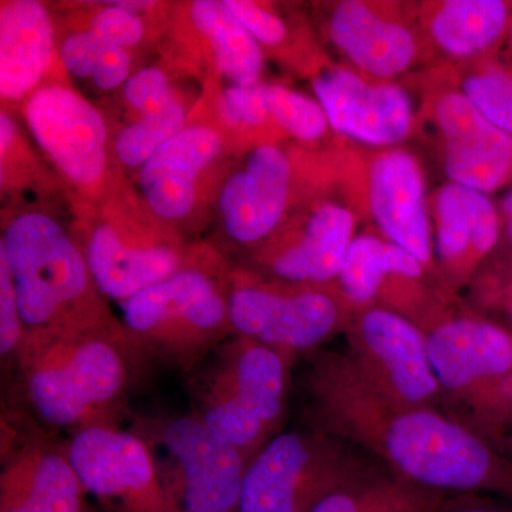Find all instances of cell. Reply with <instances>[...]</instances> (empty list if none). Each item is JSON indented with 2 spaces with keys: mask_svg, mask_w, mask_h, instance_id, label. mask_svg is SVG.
<instances>
[{
  "mask_svg": "<svg viewBox=\"0 0 512 512\" xmlns=\"http://www.w3.org/2000/svg\"><path fill=\"white\" fill-rule=\"evenodd\" d=\"M124 96L143 114L156 113L173 101L167 76L156 67H146L124 84Z\"/></svg>",
  "mask_w": 512,
  "mask_h": 512,
  "instance_id": "obj_33",
  "label": "cell"
},
{
  "mask_svg": "<svg viewBox=\"0 0 512 512\" xmlns=\"http://www.w3.org/2000/svg\"><path fill=\"white\" fill-rule=\"evenodd\" d=\"M269 116L303 141L318 140L328 128V117L319 101L279 84H266Z\"/></svg>",
  "mask_w": 512,
  "mask_h": 512,
  "instance_id": "obj_29",
  "label": "cell"
},
{
  "mask_svg": "<svg viewBox=\"0 0 512 512\" xmlns=\"http://www.w3.org/2000/svg\"><path fill=\"white\" fill-rule=\"evenodd\" d=\"M291 180V163L279 148L256 147L244 170L222 188L220 210L229 237L239 244L268 237L284 215Z\"/></svg>",
  "mask_w": 512,
  "mask_h": 512,
  "instance_id": "obj_17",
  "label": "cell"
},
{
  "mask_svg": "<svg viewBox=\"0 0 512 512\" xmlns=\"http://www.w3.org/2000/svg\"><path fill=\"white\" fill-rule=\"evenodd\" d=\"M221 113L225 120L242 126H258L269 117L266 84L227 87L221 97Z\"/></svg>",
  "mask_w": 512,
  "mask_h": 512,
  "instance_id": "obj_32",
  "label": "cell"
},
{
  "mask_svg": "<svg viewBox=\"0 0 512 512\" xmlns=\"http://www.w3.org/2000/svg\"><path fill=\"white\" fill-rule=\"evenodd\" d=\"M225 5L234 13L251 35L264 45L282 42L286 28L281 18L247 0H225Z\"/></svg>",
  "mask_w": 512,
  "mask_h": 512,
  "instance_id": "obj_36",
  "label": "cell"
},
{
  "mask_svg": "<svg viewBox=\"0 0 512 512\" xmlns=\"http://www.w3.org/2000/svg\"><path fill=\"white\" fill-rule=\"evenodd\" d=\"M235 335L292 356L315 352L342 325L339 303L322 291L239 285L228 295Z\"/></svg>",
  "mask_w": 512,
  "mask_h": 512,
  "instance_id": "obj_11",
  "label": "cell"
},
{
  "mask_svg": "<svg viewBox=\"0 0 512 512\" xmlns=\"http://www.w3.org/2000/svg\"><path fill=\"white\" fill-rule=\"evenodd\" d=\"M55 55L53 26L33 0H12L0 8V93L19 100L35 89Z\"/></svg>",
  "mask_w": 512,
  "mask_h": 512,
  "instance_id": "obj_22",
  "label": "cell"
},
{
  "mask_svg": "<svg viewBox=\"0 0 512 512\" xmlns=\"http://www.w3.org/2000/svg\"><path fill=\"white\" fill-rule=\"evenodd\" d=\"M313 90L329 126L359 143L393 146L412 130V101L396 84L369 82L353 70L332 67L315 77Z\"/></svg>",
  "mask_w": 512,
  "mask_h": 512,
  "instance_id": "obj_14",
  "label": "cell"
},
{
  "mask_svg": "<svg viewBox=\"0 0 512 512\" xmlns=\"http://www.w3.org/2000/svg\"><path fill=\"white\" fill-rule=\"evenodd\" d=\"M109 49L99 37L89 32H76L64 40L60 57L67 72L77 79L92 77L100 57Z\"/></svg>",
  "mask_w": 512,
  "mask_h": 512,
  "instance_id": "obj_35",
  "label": "cell"
},
{
  "mask_svg": "<svg viewBox=\"0 0 512 512\" xmlns=\"http://www.w3.org/2000/svg\"><path fill=\"white\" fill-rule=\"evenodd\" d=\"M84 256L101 295L121 303L184 265L183 254L173 245L128 241L111 225L94 229Z\"/></svg>",
  "mask_w": 512,
  "mask_h": 512,
  "instance_id": "obj_19",
  "label": "cell"
},
{
  "mask_svg": "<svg viewBox=\"0 0 512 512\" xmlns=\"http://www.w3.org/2000/svg\"><path fill=\"white\" fill-rule=\"evenodd\" d=\"M447 500V494L373 467L323 498L312 512H440Z\"/></svg>",
  "mask_w": 512,
  "mask_h": 512,
  "instance_id": "obj_24",
  "label": "cell"
},
{
  "mask_svg": "<svg viewBox=\"0 0 512 512\" xmlns=\"http://www.w3.org/2000/svg\"><path fill=\"white\" fill-rule=\"evenodd\" d=\"M369 204L389 241L409 251L424 268L433 265L426 187L416 158L390 150L375 158L369 174Z\"/></svg>",
  "mask_w": 512,
  "mask_h": 512,
  "instance_id": "obj_16",
  "label": "cell"
},
{
  "mask_svg": "<svg viewBox=\"0 0 512 512\" xmlns=\"http://www.w3.org/2000/svg\"><path fill=\"white\" fill-rule=\"evenodd\" d=\"M440 512H510L505 508L498 507L485 501L476 500V498H460V500L451 501L448 498L447 503L441 508Z\"/></svg>",
  "mask_w": 512,
  "mask_h": 512,
  "instance_id": "obj_38",
  "label": "cell"
},
{
  "mask_svg": "<svg viewBox=\"0 0 512 512\" xmlns=\"http://www.w3.org/2000/svg\"><path fill=\"white\" fill-rule=\"evenodd\" d=\"M303 379L309 429L379 458L410 483L443 494L512 498V466L456 417L384 396L349 353H309Z\"/></svg>",
  "mask_w": 512,
  "mask_h": 512,
  "instance_id": "obj_1",
  "label": "cell"
},
{
  "mask_svg": "<svg viewBox=\"0 0 512 512\" xmlns=\"http://www.w3.org/2000/svg\"><path fill=\"white\" fill-rule=\"evenodd\" d=\"M463 94L485 120L512 137V74L500 67L471 74L464 80Z\"/></svg>",
  "mask_w": 512,
  "mask_h": 512,
  "instance_id": "obj_30",
  "label": "cell"
},
{
  "mask_svg": "<svg viewBox=\"0 0 512 512\" xmlns=\"http://www.w3.org/2000/svg\"><path fill=\"white\" fill-rule=\"evenodd\" d=\"M26 120L37 144L77 185H92L106 170L107 128L99 111L60 86L37 89L26 104Z\"/></svg>",
  "mask_w": 512,
  "mask_h": 512,
  "instance_id": "obj_13",
  "label": "cell"
},
{
  "mask_svg": "<svg viewBox=\"0 0 512 512\" xmlns=\"http://www.w3.org/2000/svg\"><path fill=\"white\" fill-rule=\"evenodd\" d=\"M349 356L376 389L404 406H433L441 389L427 333L400 313L367 308L349 333Z\"/></svg>",
  "mask_w": 512,
  "mask_h": 512,
  "instance_id": "obj_9",
  "label": "cell"
},
{
  "mask_svg": "<svg viewBox=\"0 0 512 512\" xmlns=\"http://www.w3.org/2000/svg\"><path fill=\"white\" fill-rule=\"evenodd\" d=\"M436 248L448 271L474 266L497 244L500 220L484 192L450 183L436 198Z\"/></svg>",
  "mask_w": 512,
  "mask_h": 512,
  "instance_id": "obj_23",
  "label": "cell"
},
{
  "mask_svg": "<svg viewBox=\"0 0 512 512\" xmlns=\"http://www.w3.org/2000/svg\"><path fill=\"white\" fill-rule=\"evenodd\" d=\"M184 123L185 110L177 100L156 113L143 114L117 137V156L127 167H140L156 154L158 148L177 136Z\"/></svg>",
  "mask_w": 512,
  "mask_h": 512,
  "instance_id": "obj_28",
  "label": "cell"
},
{
  "mask_svg": "<svg viewBox=\"0 0 512 512\" xmlns=\"http://www.w3.org/2000/svg\"><path fill=\"white\" fill-rule=\"evenodd\" d=\"M424 269L419 259L389 239L359 235L350 244L338 281L348 301L367 305L379 295L389 276L419 279Z\"/></svg>",
  "mask_w": 512,
  "mask_h": 512,
  "instance_id": "obj_27",
  "label": "cell"
},
{
  "mask_svg": "<svg viewBox=\"0 0 512 512\" xmlns=\"http://www.w3.org/2000/svg\"><path fill=\"white\" fill-rule=\"evenodd\" d=\"M160 484L163 512H238L248 463L194 413L138 419Z\"/></svg>",
  "mask_w": 512,
  "mask_h": 512,
  "instance_id": "obj_6",
  "label": "cell"
},
{
  "mask_svg": "<svg viewBox=\"0 0 512 512\" xmlns=\"http://www.w3.org/2000/svg\"><path fill=\"white\" fill-rule=\"evenodd\" d=\"M434 120L444 141V170L451 183L493 192L512 177V137L484 119L463 93L443 94Z\"/></svg>",
  "mask_w": 512,
  "mask_h": 512,
  "instance_id": "obj_15",
  "label": "cell"
},
{
  "mask_svg": "<svg viewBox=\"0 0 512 512\" xmlns=\"http://www.w3.org/2000/svg\"><path fill=\"white\" fill-rule=\"evenodd\" d=\"M289 359L285 353L235 335L211 353L195 376L192 413L248 464L281 433L288 404Z\"/></svg>",
  "mask_w": 512,
  "mask_h": 512,
  "instance_id": "obj_4",
  "label": "cell"
},
{
  "mask_svg": "<svg viewBox=\"0 0 512 512\" xmlns=\"http://www.w3.org/2000/svg\"><path fill=\"white\" fill-rule=\"evenodd\" d=\"M106 5L94 16L92 32L99 37L101 42L109 47H121L136 45L143 37L144 26L136 13Z\"/></svg>",
  "mask_w": 512,
  "mask_h": 512,
  "instance_id": "obj_34",
  "label": "cell"
},
{
  "mask_svg": "<svg viewBox=\"0 0 512 512\" xmlns=\"http://www.w3.org/2000/svg\"><path fill=\"white\" fill-rule=\"evenodd\" d=\"M124 329L146 360L195 372L234 333L228 296L204 269L183 265L174 275L123 302Z\"/></svg>",
  "mask_w": 512,
  "mask_h": 512,
  "instance_id": "obj_5",
  "label": "cell"
},
{
  "mask_svg": "<svg viewBox=\"0 0 512 512\" xmlns=\"http://www.w3.org/2000/svg\"><path fill=\"white\" fill-rule=\"evenodd\" d=\"M23 336L25 325L20 316L12 272L8 259L0 251V355L3 359L16 356Z\"/></svg>",
  "mask_w": 512,
  "mask_h": 512,
  "instance_id": "obj_31",
  "label": "cell"
},
{
  "mask_svg": "<svg viewBox=\"0 0 512 512\" xmlns=\"http://www.w3.org/2000/svg\"><path fill=\"white\" fill-rule=\"evenodd\" d=\"M221 150L212 128L185 127L141 168L140 185L148 207L165 220H181L195 202L198 175Z\"/></svg>",
  "mask_w": 512,
  "mask_h": 512,
  "instance_id": "obj_20",
  "label": "cell"
},
{
  "mask_svg": "<svg viewBox=\"0 0 512 512\" xmlns=\"http://www.w3.org/2000/svg\"><path fill=\"white\" fill-rule=\"evenodd\" d=\"M353 232L349 208L326 202L313 212L301 237L271 255L269 269L288 284H329L339 278Z\"/></svg>",
  "mask_w": 512,
  "mask_h": 512,
  "instance_id": "obj_21",
  "label": "cell"
},
{
  "mask_svg": "<svg viewBox=\"0 0 512 512\" xmlns=\"http://www.w3.org/2000/svg\"><path fill=\"white\" fill-rule=\"evenodd\" d=\"M15 136V123H13L8 114L3 113L2 117H0V146H2V154H5V151L8 150L10 144L15 140Z\"/></svg>",
  "mask_w": 512,
  "mask_h": 512,
  "instance_id": "obj_39",
  "label": "cell"
},
{
  "mask_svg": "<svg viewBox=\"0 0 512 512\" xmlns=\"http://www.w3.org/2000/svg\"><path fill=\"white\" fill-rule=\"evenodd\" d=\"M511 36H512V25H511Z\"/></svg>",
  "mask_w": 512,
  "mask_h": 512,
  "instance_id": "obj_41",
  "label": "cell"
},
{
  "mask_svg": "<svg viewBox=\"0 0 512 512\" xmlns=\"http://www.w3.org/2000/svg\"><path fill=\"white\" fill-rule=\"evenodd\" d=\"M131 59L126 49L109 47L94 70L93 83L101 90H111L130 79Z\"/></svg>",
  "mask_w": 512,
  "mask_h": 512,
  "instance_id": "obj_37",
  "label": "cell"
},
{
  "mask_svg": "<svg viewBox=\"0 0 512 512\" xmlns=\"http://www.w3.org/2000/svg\"><path fill=\"white\" fill-rule=\"evenodd\" d=\"M431 367L450 402L468 417L467 427L512 412V336L485 320L450 319L427 333Z\"/></svg>",
  "mask_w": 512,
  "mask_h": 512,
  "instance_id": "obj_8",
  "label": "cell"
},
{
  "mask_svg": "<svg viewBox=\"0 0 512 512\" xmlns=\"http://www.w3.org/2000/svg\"><path fill=\"white\" fill-rule=\"evenodd\" d=\"M26 396L56 429L117 426L143 356L121 325L83 332H26L16 352Z\"/></svg>",
  "mask_w": 512,
  "mask_h": 512,
  "instance_id": "obj_2",
  "label": "cell"
},
{
  "mask_svg": "<svg viewBox=\"0 0 512 512\" xmlns=\"http://www.w3.org/2000/svg\"><path fill=\"white\" fill-rule=\"evenodd\" d=\"M0 251L8 259L26 332H83L109 328V313L84 252L52 218L18 215L6 228Z\"/></svg>",
  "mask_w": 512,
  "mask_h": 512,
  "instance_id": "obj_3",
  "label": "cell"
},
{
  "mask_svg": "<svg viewBox=\"0 0 512 512\" xmlns=\"http://www.w3.org/2000/svg\"><path fill=\"white\" fill-rule=\"evenodd\" d=\"M510 3L447 0L431 13L430 33L448 55L468 57L493 45L508 25Z\"/></svg>",
  "mask_w": 512,
  "mask_h": 512,
  "instance_id": "obj_26",
  "label": "cell"
},
{
  "mask_svg": "<svg viewBox=\"0 0 512 512\" xmlns=\"http://www.w3.org/2000/svg\"><path fill=\"white\" fill-rule=\"evenodd\" d=\"M357 451L318 430L281 431L248 464L238 512H312L375 467Z\"/></svg>",
  "mask_w": 512,
  "mask_h": 512,
  "instance_id": "obj_7",
  "label": "cell"
},
{
  "mask_svg": "<svg viewBox=\"0 0 512 512\" xmlns=\"http://www.w3.org/2000/svg\"><path fill=\"white\" fill-rule=\"evenodd\" d=\"M505 218H507V234L512 242V190L504 201Z\"/></svg>",
  "mask_w": 512,
  "mask_h": 512,
  "instance_id": "obj_40",
  "label": "cell"
},
{
  "mask_svg": "<svg viewBox=\"0 0 512 512\" xmlns=\"http://www.w3.org/2000/svg\"><path fill=\"white\" fill-rule=\"evenodd\" d=\"M2 420L0 512H86L67 444Z\"/></svg>",
  "mask_w": 512,
  "mask_h": 512,
  "instance_id": "obj_12",
  "label": "cell"
},
{
  "mask_svg": "<svg viewBox=\"0 0 512 512\" xmlns=\"http://www.w3.org/2000/svg\"><path fill=\"white\" fill-rule=\"evenodd\" d=\"M328 32L330 42L352 66L376 79H393L406 72L419 52L412 30L359 0L338 3Z\"/></svg>",
  "mask_w": 512,
  "mask_h": 512,
  "instance_id": "obj_18",
  "label": "cell"
},
{
  "mask_svg": "<svg viewBox=\"0 0 512 512\" xmlns=\"http://www.w3.org/2000/svg\"><path fill=\"white\" fill-rule=\"evenodd\" d=\"M191 18L210 42L220 72L237 86L258 84L264 57L258 40L220 0H197Z\"/></svg>",
  "mask_w": 512,
  "mask_h": 512,
  "instance_id": "obj_25",
  "label": "cell"
},
{
  "mask_svg": "<svg viewBox=\"0 0 512 512\" xmlns=\"http://www.w3.org/2000/svg\"><path fill=\"white\" fill-rule=\"evenodd\" d=\"M66 444L84 493L116 512H163L156 466L136 431L89 427Z\"/></svg>",
  "mask_w": 512,
  "mask_h": 512,
  "instance_id": "obj_10",
  "label": "cell"
}]
</instances>
